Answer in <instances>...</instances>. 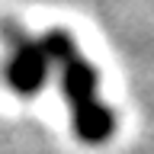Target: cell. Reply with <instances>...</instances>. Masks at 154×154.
Returning a JSON list of instances; mask_svg holds the SVG:
<instances>
[{
  "label": "cell",
  "mask_w": 154,
  "mask_h": 154,
  "mask_svg": "<svg viewBox=\"0 0 154 154\" xmlns=\"http://www.w3.org/2000/svg\"><path fill=\"white\" fill-rule=\"evenodd\" d=\"M45 55L51 64H58L61 71V90L67 96V106H71V122H74V135L87 144H103L116 128L112 109L100 100L96 93V71L90 67L77 45L71 42L67 32L55 29L48 32L45 38H38Z\"/></svg>",
  "instance_id": "6da1fadb"
},
{
  "label": "cell",
  "mask_w": 154,
  "mask_h": 154,
  "mask_svg": "<svg viewBox=\"0 0 154 154\" xmlns=\"http://www.w3.org/2000/svg\"><path fill=\"white\" fill-rule=\"evenodd\" d=\"M0 35L7 38V45H10L7 84L13 87L16 93H23V96L38 93L42 84H45V77H48V67H51V61H48L42 42L26 38L19 29H13V26H3V29H0Z\"/></svg>",
  "instance_id": "7a4b0ae2"
}]
</instances>
